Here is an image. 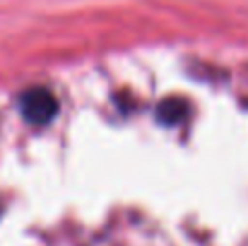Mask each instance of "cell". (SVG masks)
<instances>
[{"instance_id": "cell-2", "label": "cell", "mask_w": 248, "mask_h": 246, "mask_svg": "<svg viewBox=\"0 0 248 246\" xmlns=\"http://www.w3.org/2000/svg\"><path fill=\"white\" fill-rule=\"evenodd\" d=\"M186 116V101L181 99H166L157 106V118L159 123H166V126H176L178 121H183Z\"/></svg>"}, {"instance_id": "cell-1", "label": "cell", "mask_w": 248, "mask_h": 246, "mask_svg": "<svg viewBox=\"0 0 248 246\" xmlns=\"http://www.w3.org/2000/svg\"><path fill=\"white\" fill-rule=\"evenodd\" d=\"M19 111L27 123L31 126H46L58 114V99L46 87H31L19 97Z\"/></svg>"}]
</instances>
